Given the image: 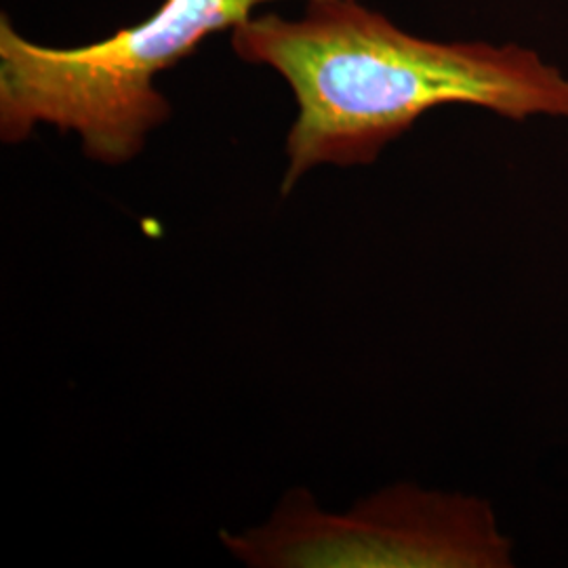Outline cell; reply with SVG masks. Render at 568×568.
<instances>
[{
  "label": "cell",
  "instance_id": "1",
  "mask_svg": "<svg viewBox=\"0 0 568 568\" xmlns=\"http://www.w3.org/2000/svg\"><path fill=\"white\" fill-rule=\"evenodd\" d=\"M232 47L274 68L295 95L283 194L321 164L373 163L440 105H476L509 121H568V79L539 55L424 41L356 0H310L300 21L272 13L246 20L232 28Z\"/></svg>",
  "mask_w": 568,
  "mask_h": 568
},
{
  "label": "cell",
  "instance_id": "2",
  "mask_svg": "<svg viewBox=\"0 0 568 568\" xmlns=\"http://www.w3.org/2000/svg\"><path fill=\"white\" fill-rule=\"evenodd\" d=\"M262 2L164 0L152 18L77 49L26 41L2 16V140L21 142L44 122L81 135L87 156L95 161H131L171 112L154 77L194 53L206 37L251 20Z\"/></svg>",
  "mask_w": 568,
  "mask_h": 568
},
{
  "label": "cell",
  "instance_id": "3",
  "mask_svg": "<svg viewBox=\"0 0 568 568\" xmlns=\"http://www.w3.org/2000/svg\"><path fill=\"white\" fill-rule=\"evenodd\" d=\"M257 568H509L514 541L487 499L400 483L354 508L326 511L291 490L262 527L220 532Z\"/></svg>",
  "mask_w": 568,
  "mask_h": 568
}]
</instances>
